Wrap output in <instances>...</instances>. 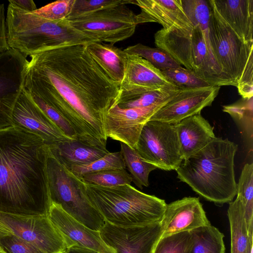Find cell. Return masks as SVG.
Masks as SVG:
<instances>
[{"label": "cell", "mask_w": 253, "mask_h": 253, "mask_svg": "<svg viewBox=\"0 0 253 253\" xmlns=\"http://www.w3.org/2000/svg\"><path fill=\"white\" fill-rule=\"evenodd\" d=\"M47 145L17 126L0 130V211L47 215Z\"/></svg>", "instance_id": "cell-2"}, {"label": "cell", "mask_w": 253, "mask_h": 253, "mask_svg": "<svg viewBox=\"0 0 253 253\" xmlns=\"http://www.w3.org/2000/svg\"><path fill=\"white\" fill-rule=\"evenodd\" d=\"M28 62L10 48L0 54V130L13 126L12 112L24 88Z\"/></svg>", "instance_id": "cell-12"}, {"label": "cell", "mask_w": 253, "mask_h": 253, "mask_svg": "<svg viewBox=\"0 0 253 253\" xmlns=\"http://www.w3.org/2000/svg\"><path fill=\"white\" fill-rule=\"evenodd\" d=\"M34 102L45 115L70 139H77L76 132L61 113L37 95L29 93Z\"/></svg>", "instance_id": "cell-37"}, {"label": "cell", "mask_w": 253, "mask_h": 253, "mask_svg": "<svg viewBox=\"0 0 253 253\" xmlns=\"http://www.w3.org/2000/svg\"><path fill=\"white\" fill-rule=\"evenodd\" d=\"M124 50L127 54L137 55L143 58L161 71L181 66L169 54L159 47H151L137 43Z\"/></svg>", "instance_id": "cell-31"}, {"label": "cell", "mask_w": 253, "mask_h": 253, "mask_svg": "<svg viewBox=\"0 0 253 253\" xmlns=\"http://www.w3.org/2000/svg\"><path fill=\"white\" fill-rule=\"evenodd\" d=\"M134 150L145 161L164 170H176L183 160L175 124L149 121Z\"/></svg>", "instance_id": "cell-11"}, {"label": "cell", "mask_w": 253, "mask_h": 253, "mask_svg": "<svg viewBox=\"0 0 253 253\" xmlns=\"http://www.w3.org/2000/svg\"><path fill=\"white\" fill-rule=\"evenodd\" d=\"M140 7L136 15L137 25L157 22L165 31L192 29L194 26L185 13L181 0H131Z\"/></svg>", "instance_id": "cell-19"}, {"label": "cell", "mask_w": 253, "mask_h": 253, "mask_svg": "<svg viewBox=\"0 0 253 253\" xmlns=\"http://www.w3.org/2000/svg\"><path fill=\"white\" fill-rule=\"evenodd\" d=\"M6 14L3 4H0V54L9 47L6 36Z\"/></svg>", "instance_id": "cell-42"}, {"label": "cell", "mask_w": 253, "mask_h": 253, "mask_svg": "<svg viewBox=\"0 0 253 253\" xmlns=\"http://www.w3.org/2000/svg\"><path fill=\"white\" fill-rule=\"evenodd\" d=\"M47 145L67 167L89 164L110 152L106 148L91 146L77 139H71Z\"/></svg>", "instance_id": "cell-23"}, {"label": "cell", "mask_w": 253, "mask_h": 253, "mask_svg": "<svg viewBox=\"0 0 253 253\" xmlns=\"http://www.w3.org/2000/svg\"><path fill=\"white\" fill-rule=\"evenodd\" d=\"M227 216L231 235V253H247L253 237L249 234L243 206L237 197L229 203Z\"/></svg>", "instance_id": "cell-25"}, {"label": "cell", "mask_w": 253, "mask_h": 253, "mask_svg": "<svg viewBox=\"0 0 253 253\" xmlns=\"http://www.w3.org/2000/svg\"><path fill=\"white\" fill-rule=\"evenodd\" d=\"M238 145L215 137L175 170L177 178L205 200L221 206L233 201L237 182L234 158Z\"/></svg>", "instance_id": "cell-3"}, {"label": "cell", "mask_w": 253, "mask_h": 253, "mask_svg": "<svg viewBox=\"0 0 253 253\" xmlns=\"http://www.w3.org/2000/svg\"><path fill=\"white\" fill-rule=\"evenodd\" d=\"M173 96L162 103L144 108L123 109L117 104L112 105L104 119L106 137L134 149L144 125Z\"/></svg>", "instance_id": "cell-13"}, {"label": "cell", "mask_w": 253, "mask_h": 253, "mask_svg": "<svg viewBox=\"0 0 253 253\" xmlns=\"http://www.w3.org/2000/svg\"><path fill=\"white\" fill-rule=\"evenodd\" d=\"M99 231L104 242L116 253H153L162 235L161 222L120 227L105 221Z\"/></svg>", "instance_id": "cell-14"}, {"label": "cell", "mask_w": 253, "mask_h": 253, "mask_svg": "<svg viewBox=\"0 0 253 253\" xmlns=\"http://www.w3.org/2000/svg\"><path fill=\"white\" fill-rule=\"evenodd\" d=\"M210 5L209 36L214 58L224 76L236 86L250 55L253 43L244 42Z\"/></svg>", "instance_id": "cell-8"}, {"label": "cell", "mask_w": 253, "mask_h": 253, "mask_svg": "<svg viewBox=\"0 0 253 253\" xmlns=\"http://www.w3.org/2000/svg\"><path fill=\"white\" fill-rule=\"evenodd\" d=\"M220 88V86L215 85L181 88L150 120L176 124L184 119L201 113L204 108L211 105Z\"/></svg>", "instance_id": "cell-17"}, {"label": "cell", "mask_w": 253, "mask_h": 253, "mask_svg": "<svg viewBox=\"0 0 253 253\" xmlns=\"http://www.w3.org/2000/svg\"><path fill=\"white\" fill-rule=\"evenodd\" d=\"M87 197L105 221L129 227L161 222L165 200L143 193L130 184L111 187L85 184Z\"/></svg>", "instance_id": "cell-5"}, {"label": "cell", "mask_w": 253, "mask_h": 253, "mask_svg": "<svg viewBox=\"0 0 253 253\" xmlns=\"http://www.w3.org/2000/svg\"><path fill=\"white\" fill-rule=\"evenodd\" d=\"M0 247L5 253H46L33 244L13 234L0 237Z\"/></svg>", "instance_id": "cell-40"}, {"label": "cell", "mask_w": 253, "mask_h": 253, "mask_svg": "<svg viewBox=\"0 0 253 253\" xmlns=\"http://www.w3.org/2000/svg\"><path fill=\"white\" fill-rule=\"evenodd\" d=\"M80 179L87 185L105 187L130 184L132 178L126 169H112L83 175Z\"/></svg>", "instance_id": "cell-32"}, {"label": "cell", "mask_w": 253, "mask_h": 253, "mask_svg": "<svg viewBox=\"0 0 253 253\" xmlns=\"http://www.w3.org/2000/svg\"><path fill=\"white\" fill-rule=\"evenodd\" d=\"M67 167L79 178L83 175L88 173L107 169H126V168L120 151L109 152L104 157L89 164L82 165H71Z\"/></svg>", "instance_id": "cell-33"}, {"label": "cell", "mask_w": 253, "mask_h": 253, "mask_svg": "<svg viewBox=\"0 0 253 253\" xmlns=\"http://www.w3.org/2000/svg\"><path fill=\"white\" fill-rule=\"evenodd\" d=\"M252 250H253V243H251L249 246L247 253H252Z\"/></svg>", "instance_id": "cell-45"}, {"label": "cell", "mask_w": 253, "mask_h": 253, "mask_svg": "<svg viewBox=\"0 0 253 253\" xmlns=\"http://www.w3.org/2000/svg\"><path fill=\"white\" fill-rule=\"evenodd\" d=\"M162 72L169 82L180 88H203L213 85L193 72L182 66Z\"/></svg>", "instance_id": "cell-36"}, {"label": "cell", "mask_w": 253, "mask_h": 253, "mask_svg": "<svg viewBox=\"0 0 253 253\" xmlns=\"http://www.w3.org/2000/svg\"><path fill=\"white\" fill-rule=\"evenodd\" d=\"M181 89L176 86L164 87L144 93L116 104L123 109L147 107L165 101L175 95Z\"/></svg>", "instance_id": "cell-35"}, {"label": "cell", "mask_w": 253, "mask_h": 253, "mask_svg": "<svg viewBox=\"0 0 253 253\" xmlns=\"http://www.w3.org/2000/svg\"><path fill=\"white\" fill-rule=\"evenodd\" d=\"M237 197L244 208L249 234L253 236V164L244 165L237 183Z\"/></svg>", "instance_id": "cell-28"}, {"label": "cell", "mask_w": 253, "mask_h": 253, "mask_svg": "<svg viewBox=\"0 0 253 253\" xmlns=\"http://www.w3.org/2000/svg\"><path fill=\"white\" fill-rule=\"evenodd\" d=\"M65 253H99L97 252L85 248L73 246L69 248Z\"/></svg>", "instance_id": "cell-44"}, {"label": "cell", "mask_w": 253, "mask_h": 253, "mask_svg": "<svg viewBox=\"0 0 253 253\" xmlns=\"http://www.w3.org/2000/svg\"><path fill=\"white\" fill-rule=\"evenodd\" d=\"M0 253H5L4 252H3V251H1L0 252Z\"/></svg>", "instance_id": "cell-47"}, {"label": "cell", "mask_w": 253, "mask_h": 253, "mask_svg": "<svg viewBox=\"0 0 253 253\" xmlns=\"http://www.w3.org/2000/svg\"><path fill=\"white\" fill-rule=\"evenodd\" d=\"M174 86L148 61L137 55L126 53L124 75L113 105L147 92Z\"/></svg>", "instance_id": "cell-15"}, {"label": "cell", "mask_w": 253, "mask_h": 253, "mask_svg": "<svg viewBox=\"0 0 253 253\" xmlns=\"http://www.w3.org/2000/svg\"><path fill=\"white\" fill-rule=\"evenodd\" d=\"M48 217L53 225L76 246L99 253H116L101 237L100 231L92 230L68 214L58 205L51 203Z\"/></svg>", "instance_id": "cell-20"}, {"label": "cell", "mask_w": 253, "mask_h": 253, "mask_svg": "<svg viewBox=\"0 0 253 253\" xmlns=\"http://www.w3.org/2000/svg\"><path fill=\"white\" fill-rule=\"evenodd\" d=\"M8 2L29 12H33L37 9L36 4L32 0H11Z\"/></svg>", "instance_id": "cell-43"}, {"label": "cell", "mask_w": 253, "mask_h": 253, "mask_svg": "<svg viewBox=\"0 0 253 253\" xmlns=\"http://www.w3.org/2000/svg\"><path fill=\"white\" fill-rule=\"evenodd\" d=\"M94 59L119 86L124 75L126 53L112 44L94 42L86 45Z\"/></svg>", "instance_id": "cell-24"}, {"label": "cell", "mask_w": 253, "mask_h": 253, "mask_svg": "<svg viewBox=\"0 0 253 253\" xmlns=\"http://www.w3.org/2000/svg\"><path fill=\"white\" fill-rule=\"evenodd\" d=\"M192 231L194 243L189 253H225L224 234L211 224Z\"/></svg>", "instance_id": "cell-27"}, {"label": "cell", "mask_w": 253, "mask_h": 253, "mask_svg": "<svg viewBox=\"0 0 253 253\" xmlns=\"http://www.w3.org/2000/svg\"><path fill=\"white\" fill-rule=\"evenodd\" d=\"M175 125L183 160L196 154L215 137L213 127L201 113L184 119Z\"/></svg>", "instance_id": "cell-22"}, {"label": "cell", "mask_w": 253, "mask_h": 253, "mask_svg": "<svg viewBox=\"0 0 253 253\" xmlns=\"http://www.w3.org/2000/svg\"><path fill=\"white\" fill-rule=\"evenodd\" d=\"M223 112L230 115L242 134L251 142L253 136V97L241 98L236 102L222 106Z\"/></svg>", "instance_id": "cell-30"}, {"label": "cell", "mask_w": 253, "mask_h": 253, "mask_svg": "<svg viewBox=\"0 0 253 253\" xmlns=\"http://www.w3.org/2000/svg\"><path fill=\"white\" fill-rule=\"evenodd\" d=\"M130 3L131 0H75L71 11L67 18L74 17L107 7Z\"/></svg>", "instance_id": "cell-38"}, {"label": "cell", "mask_w": 253, "mask_h": 253, "mask_svg": "<svg viewBox=\"0 0 253 253\" xmlns=\"http://www.w3.org/2000/svg\"><path fill=\"white\" fill-rule=\"evenodd\" d=\"M74 0H57L37 8L32 12L48 20L61 21L67 18L70 14Z\"/></svg>", "instance_id": "cell-39"}, {"label": "cell", "mask_w": 253, "mask_h": 253, "mask_svg": "<svg viewBox=\"0 0 253 253\" xmlns=\"http://www.w3.org/2000/svg\"><path fill=\"white\" fill-rule=\"evenodd\" d=\"M193 26L189 30L165 31L161 29L154 35L156 46L212 85H233L209 52L201 30Z\"/></svg>", "instance_id": "cell-6"}, {"label": "cell", "mask_w": 253, "mask_h": 253, "mask_svg": "<svg viewBox=\"0 0 253 253\" xmlns=\"http://www.w3.org/2000/svg\"><path fill=\"white\" fill-rule=\"evenodd\" d=\"M1 251H2V250H1V248L0 247V252Z\"/></svg>", "instance_id": "cell-48"}, {"label": "cell", "mask_w": 253, "mask_h": 253, "mask_svg": "<svg viewBox=\"0 0 253 253\" xmlns=\"http://www.w3.org/2000/svg\"><path fill=\"white\" fill-rule=\"evenodd\" d=\"M86 45L60 47L30 56L24 88L68 120L78 140L106 148L104 117L118 96L119 85L90 55Z\"/></svg>", "instance_id": "cell-1"}, {"label": "cell", "mask_w": 253, "mask_h": 253, "mask_svg": "<svg viewBox=\"0 0 253 253\" xmlns=\"http://www.w3.org/2000/svg\"><path fill=\"white\" fill-rule=\"evenodd\" d=\"M218 14L244 42L253 43V0H210Z\"/></svg>", "instance_id": "cell-21"}, {"label": "cell", "mask_w": 253, "mask_h": 253, "mask_svg": "<svg viewBox=\"0 0 253 253\" xmlns=\"http://www.w3.org/2000/svg\"><path fill=\"white\" fill-rule=\"evenodd\" d=\"M5 24L9 47L26 57L60 47L98 42L71 27L65 19L48 20L9 2Z\"/></svg>", "instance_id": "cell-4"}, {"label": "cell", "mask_w": 253, "mask_h": 253, "mask_svg": "<svg viewBox=\"0 0 253 253\" xmlns=\"http://www.w3.org/2000/svg\"><path fill=\"white\" fill-rule=\"evenodd\" d=\"M181 2L191 22L201 30L208 50L214 58L209 36L210 5L209 0H181Z\"/></svg>", "instance_id": "cell-29"}, {"label": "cell", "mask_w": 253, "mask_h": 253, "mask_svg": "<svg viewBox=\"0 0 253 253\" xmlns=\"http://www.w3.org/2000/svg\"><path fill=\"white\" fill-rule=\"evenodd\" d=\"M46 171L51 203L89 228L99 231L105 223L89 201L85 184L75 176L47 145Z\"/></svg>", "instance_id": "cell-7"}, {"label": "cell", "mask_w": 253, "mask_h": 253, "mask_svg": "<svg viewBox=\"0 0 253 253\" xmlns=\"http://www.w3.org/2000/svg\"><path fill=\"white\" fill-rule=\"evenodd\" d=\"M13 126L40 137L46 145L71 140L41 110L23 88L14 106Z\"/></svg>", "instance_id": "cell-16"}, {"label": "cell", "mask_w": 253, "mask_h": 253, "mask_svg": "<svg viewBox=\"0 0 253 253\" xmlns=\"http://www.w3.org/2000/svg\"><path fill=\"white\" fill-rule=\"evenodd\" d=\"M126 167L130 172L132 181L139 188L148 187L150 172L157 169L153 165L145 161L134 149L121 143L120 151Z\"/></svg>", "instance_id": "cell-26"}, {"label": "cell", "mask_w": 253, "mask_h": 253, "mask_svg": "<svg viewBox=\"0 0 253 253\" xmlns=\"http://www.w3.org/2000/svg\"><path fill=\"white\" fill-rule=\"evenodd\" d=\"M0 231L13 234L46 253H65L76 245L61 233L47 215H23L0 211Z\"/></svg>", "instance_id": "cell-10"}, {"label": "cell", "mask_w": 253, "mask_h": 253, "mask_svg": "<svg viewBox=\"0 0 253 253\" xmlns=\"http://www.w3.org/2000/svg\"><path fill=\"white\" fill-rule=\"evenodd\" d=\"M5 235L3 233L0 231V237Z\"/></svg>", "instance_id": "cell-46"}, {"label": "cell", "mask_w": 253, "mask_h": 253, "mask_svg": "<svg viewBox=\"0 0 253 253\" xmlns=\"http://www.w3.org/2000/svg\"><path fill=\"white\" fill-rule=\"evenodd\" d=\"M161 237L211 224L199 198L186 197L167 204L161 221Z\"/></svg>", "instance_id": "cell-18"}, {"label": "cell", "mask_w": 253, "mask_h": 253, "mask_svg": "<svg viewBox=\"0 0 253 253\" xmlns=\"http://www.w3.org/2000/svg\"><path fill=\"white\" fill-rule=\"evenodd\" d=\"M65 19L71 27L98 42L112 44L131 37L137 25L136 14L126 4Z\"/></svg>", "instance_id": "cell-9"}, {"label": "cell", "mask_w": 253, "mask_h": 253, "mask_svg": "<svg viewBox=\"0 0 253 253\" xmlns=\"http://www.w3.org/2000/svg\"><path fill=\"white\" fill-rule=\"evenodd\" d=\"M236 87L243 98L253 97V54L248 60Z\"/></svg>", "instance_id": "cell-41"}, {"label": "cell", "mask_w": 253, "mask_h": 253, "mask_svg": "<svg viewBox=\"0 0 253 253\" xmlns=\"http://www.w3.org/2000/svg\"><path fill=\"white\" fill-rule=\"evenodd\" d=\"M194 243L192 231H183L161 237L153 253H189Z\"/></svg>", "instance_id": "cell-34"}]
</instances>
